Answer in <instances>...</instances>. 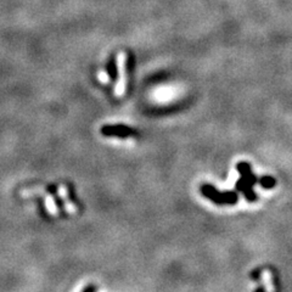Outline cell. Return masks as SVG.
I'll return each instance as SVG.
<instances>
[{
    "instance_id": "obj_4",
    "label": "cell",
    "mask_w": 292,
    "mask_h": 292,
    "mask_svg": "<svg viewBox=\"0 0 292 292\" xmlns=\"http://www.w3.org/2000/svg\"><path fill=\"white\" fill-rule=\"evenodd\" d=\"M237 171H239L241 176H242V178L245 179V180L247 181L250 185L253 186L254 184L258 181V179L256 178V175H254V174L252 173V171H251V167L248 163H246V162L239 163V165H237Z\"/></svg>"
},
{
    "instance_id": "obj_8",
    "label": "cell",
    "mask_w": 292,
    "mask_h": 292,
    "mask_svg": "<svg viewBox=\"0 0 292 292\" xmlns=\"http://www.w3.org/2000/svg\"><path fill=\"white\" fill-rule=\"evenodd\" d=\"M258 183L261 184V186L264 187V189H273V187L277 185V180H275L273 176H269V175L262 176V178L258 180Z\"/></svg>"
},
{
    "instance_id": "obj_1",
    "label": "cell",
    "mask_w": 292,
    "mask_h": 292,
    "mask_svg": "<svg viewBox=\"0 0 292 292\" xmlns=\"http://www.w3.org/2000/svg\"><path fill=\"white\" fill-rule=\"evenodd\" d=\"M127 54L119 53L117 55L116 62H117V71H118V80L115 87V95L117 98L124 95L125 88H127Z\"/></svg>"
},
{
    "instance_id": "obj_3",
    "label": "cell",
    "mask_w": 292,
    "mask_h": 292,
    "mask_svg": "<svg viewBox=\"0 0 292 292\" xmlns=\"http://www.w3.org/2000/svg\"><path fill=\"white\" fill-rule=\"evenodd\" d=\"M101 133L105 134V135L125 136L129 135V134H133L134 132L128 127H124V125H105V127L101 129Z\"/></svg>"
},
{
    "instance_id": "obj_7",
    "label": "cell",
    "mask_w": 292,
    "mask_h": 292,
    "mask_svg": "<svg viewBox=\"0 0 292 292\" xmlns=\"http://www.w3.org/2000/svg\"><path fill=\"white\" fill-rule=\"evenodd\" d=\"M22 197H31V196H40V195H45V191L43 187H34V189H23L21 191Z\"/></svg>"
},
{
    "instance_id": "obj_9",
    "label": "cell",
    "mask_w": 292,
    "mask_h": 292,
    "mask_svg": "<svg viewBox=\"0 0 292 292\" xmlns=\"http://www.w3.org/2000/svg\"><path fill=\"white\" fill-rule=\"evenodd\" d=\"M99 80H100L101 83H104V84H107V83L110 82V77H109V74L106 73L105 71H100L99 72Z\"/></svg>"
},
{
    "instance_id": "obj_6",
    "label": "cell",
    "mask_w": 292,
    "mask_h": 292,
    "mask_svg": "<svg viewBox=\"0 0 292 292\" xmlns=\"http://www.w3.org/2000/svg\"><path fill=\"white\" fill-rule=\"evenodd\" d=\"M45 208H47L48 212L53 214V216H58V206H56L55 201H54V199L50 195L47 194H45Z\"/></svg>"
},
{
    "instance_id": "obj_5",
    "label": "cell",
    "mask_w": 292,
    "mask_h": 292,
    "mask_svg": "<svg viewBox=\"0 0 292 292\" xmlns=\"http://www.w3.org/2000/svg\"><path fill=\"white\" fill-rule=\"evenodd\" d=\"M237 189H239L241 192H243L245 197L247 199V201H250V202H253V201H256L257 197H258L256 192L253 191V186L250 185L243 178H241L240 180L237 181Z\"/></svg>"
},
{
    "instance_id": "obj_2",
    "label": "cell",
    "mask_w": 292,
    "mask_h": 292,
    "mask_svg": "<svg viewBox=\"0 0 292 292\" xmlns=\"http://www.w3.org/2000/svg\"><path fill=\"white\" fill-rule=\"evenodd\" d=\"M202 192L206 197L214 201L216 203H235L237 202L236 192H226V194H219L217 190H214L211 185H203Z\"/></svg>"
}]
</instances>
